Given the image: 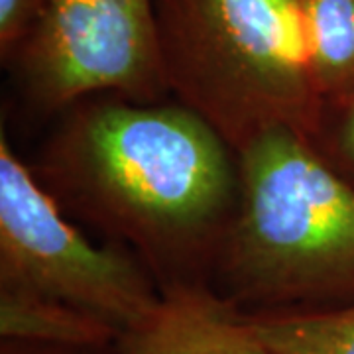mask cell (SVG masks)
I'll use <instances>...</instances> for the list:
<instances>
[{"mask_svg": "<svg viewBox=\"0 0 354 354\" xmlns=\"http://www.w3.org/2000/svg\"><path fill=\"white\" fill-rule=\"evenodd\" d=\"M32 165L69 218L120 244L160 291L209 286L239 205V156L176 99L77 101Z\"/></svg>", "mask_w": 354, "mask_h": 354, "instance_id": "1", "label": "cell"}, {"mask_svg": "<svg viewBox=\"0 0 354 354\" xmlns=\"http://www.w3.org/2000/svg\"><path fill=\"white\" fill-rule=\"evenodd\" d=\"M239 156V205L211 288L241 313L354 305V185L295 130Z\"/></svg>", "mask_w": 354, "mask_h": 354, "instance_id": "2", "label": "cell"}, {"mask_svg": "<svg viewBox=\"0 0 354 354\" xmlns=\"http://www.w3.org/2000/svg\"><path fill=\"white\" fill-rule=\"evenodd\" d=\"M165 87L239 153L276 128L315 134L323 101L297 0H156Z\"/></svg>", "mask_w": 354, "mask_h": 354, "instance_id": "3", "label": "cell"}, {"mask_svg": "<svg viewBox=\"0 0 354 354\" xmlns=\"http://www.w3.org/2000/svg\"><path fill=\"white\" fill-rule=\"evenodd\" d=\"M0 288L50 297L118 335L162 299L152 274L120 244H95L69 221L0 130Z\"/></svg>", "mask_w": 354, "mask_h": 354, "instance_id": "4", "label": "cell"}, {"mask_svg": "<svg viewBox=\"0 0 354 354\" xmlns=\"http://www.w3.org/2000/svg\"><path fill=\"white\" fill-rule=\"evenodd\" d=\"M10 69L38 114L57 116L97 95L144 102L169 97L156 0H51Z\"/></svg>", "mask_w": 354, "mask_h": 354, "instance_id": "5", "label": "cell"}, {"mask_svg": "<svg viewBox=\"0 0 354 354\" xmlns=\"http://www.w3.org/2000/svg\"><path fill=\"white\" fill-rule=\"evenodd\" d=\"M116 344L120 354H274L209 286L162 291L158 307Z\"/></svg>", "mask_w": 354, "mask_h": 354, "instance_id": "6", "label": "cell"}, {"mask_svg": "<svg viewBox=\"0 0 354 354\" xmlns=\"http://www.w3.org/2000/svg\"><path fill=\"white\" fill-rule=\"evenodd\" d=\"M118 337L111 325L71 305L24 290L0 288V339L106 346Z\"/></svg>", "mask_w": 354, "mask_h": 354, "instance_id": "7", "label": "cell"}, {"mask_svg": "<svg viewBox=\"0 0 354 354\" xmlns=\"http://www.w3.org/2000/svg\"><path fill=\"white\" fill-rule=\"evenodd\" d=\"M323 106L354 95V0H297Z\"/></svg>", "mask_w": 354, "mask_h": 354, "instance_id": "8", "label": "cell"}, {"mask_svg": "<svg viewBox=\"0 0 354 354\" xmlns=\"http://www.w3.org/2000/svg\"><path fill=\"white\" fill-rule=\"evenodd\" d=\"M241 315L274 354H354V305Z\"/></svg>", "mask_w": 354, "mask_h": 354, "instance_id": "9", "label": "cell"}, {"mask_svg": "<svg viewBox=\"0 0 354 354\" xmlns=\"http://www.w3.org/2000/svg\"><path fill=\"white\" fill-rule=\"evenodd\" d=\"M311 146L354 185V95L323 106Z\"/></svg>", "mask_w": 354, "mask_h": 354, "instance_id": "10", "label": "cell"}, {"mask_svg": "<svg viewBox=\"0 0 354 354\" xmlns=\"http://www.w3.org/2000/svg\"><path fill=\"white\" fill-rule=\"evenodd\" d=\"M51 0H0V59L14 62L28 38L48 12Z\"/></svg>", "mask_w": 354, "mask_h": 354, "instance_id": "11", "label": "cell"}, {"mask_svg": "<svg viewBox=\"0 0 354 354\" xmlns=\"http://www.w3.org/2000/svg\"><path fill=\"white\" fill-rule=\"evenodd\" d=\"M0 354H120V351L116 342L106 346H69V344L0 339Z\"/></svg>", "mask_w": 354, "mask_h": 354, "instance_id": "12", "label": "cell"}]
</instances>
